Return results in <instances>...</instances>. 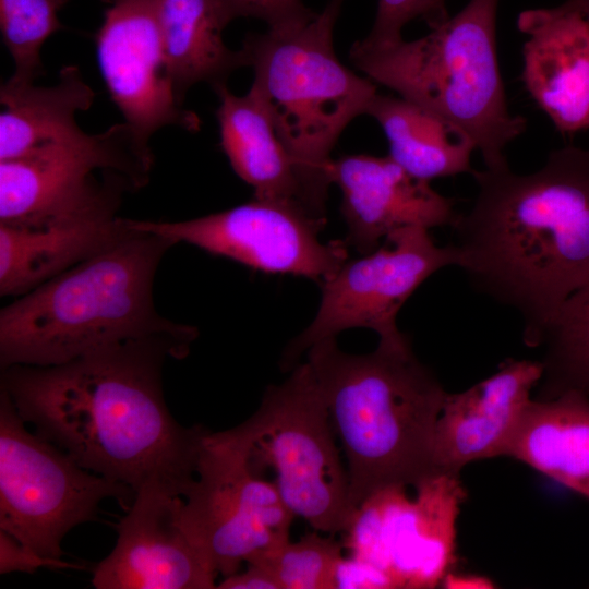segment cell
I'll list each match as a JSON object with an SVG mask.
<instances>
[{
	"mask_svg": "<svg viewBox=\"0 0 589 589\" xmlns=\"http://www.w3.org/2000/svg\"><path fill=\"white\" fill-rule=\"evenodd\" d=\"M392 485L366 497L342 534L350 555L385 572L396 589L440 585L456 563V521L467 497L459 473L436 472L416 486Z\"/></svg>",
	"mask_w": 589,
	"mask_h": 589,
	"instance_id": "11",
	"label": "cell"
},
{
	"mask_svg": "<svg viewBox=\"0 0 589 589\" xmlns=\"http://www.w3.org/2000/svg\"><path fill=\"white\" fill-rule=\"evenodd\" d=\"M458 261L455 244L436 245L423 227L400 229L375 251L347 260L321 283L317 313L285 349L283 370L291 371L313 345L350 328L372 329L384 341L402 340L407 336L396 324L401 306L431 275Z\"/></svg>",
	"mask_w": 589,
	"mask_h": 589,
	"instance_id": "12",
	"label": "cell"
},
{
	"mask_svg": "<svg viewBox=\"0 0 589 589\" xmlns=\"http://www.w3.org/2000/svg\"><path fill=\"white\" fill-rule=\"evenodd\" d=\"M366 115L388 141V156L411 176L435 178L472 172V139L461 129L400 96L376 94Z\"/></svg>",
	"mask_w": 589,
	"mask_h": 589,
	"instance_id": "23",
	"label": "cell"
},
{
	"mask_svg": "<svg viewBox=\"0 0 589 589\" xmlns=\"http://www.w3.org/2000/svg\"><path fill=\"white\" fill-rule=\"evenodd\" d=\"M40 567L77 568L60 560L47 558L27 549L8 532L0 530V574L24 572L33 574Z\"/></svg>",
	"mask_w": 589,
	"mask_h": 589,
	"instance_id": "31",
	"label": "cell"
},
{
	"mask_svg": "<svg viewBox=\"0 0 589 589\" xmlns=\"http://www.w3.org/2000/svg\"><path fill=\"white\" fill-rule=\"evenodd\" d=\"M524 85L562 134L589 129V21L551 8L520 12Z\"/></svg>",
	"mask_w": 589,
	"mask_h": 589,
	"instance_id": "18",
	"label": "cell"
},
{
	"mask_svg": "<svg viewBox=\"0 0 589 589\" xmlns=\"http://www.w3.org/2000/svg\"><path fill=\"white\" fill-rule=\"evenodd\" d=\"M332 589H396V586L373 564L352 555H341L333 569Z\"/></svg>",
	"mask_w": 589,
	"mask_h": 589,
	"instance_id": "30",
	"label": "cell"
},
{
	"mask_svg": "<svg viewBox=\"0 0 589 589\" xmlns=\"http://www.w3.org/2000/svg\"><path fill=\"white\" fill-rule=\"evenodd\" d=\"M341 549V543L315 530L255 561L271 569L280 589H332L333 569Z\"/></svg>",
	"mask_w": 589,
	"mask_h": 589,
	"instance_id": "27",
	"label": "cell"
},
{
	"mask_svg": "<svg viewBox=\"0 0 589 589\" xmlns=\"http://www.w3.org/2000/svg\"><path fill=\"white\" fill-rule=\"evenodd\" d=\"M471 175L476 200L453 224L457 266L520 314L524 341L537 347L589 279V148L563 146L528 175L508 164Z\"/></svg>",
	"mask_w": 589,
	"mask_h": 589,
	"instance_id": "2",
	"label": "cell"
},
{
	"mask_svg": "<svg viewBox=\"0 0 589 589\" xmlns=\"http://www.w3.org/2000/svg\"><path fill=\"white\" fill-rule=\"evenodd\" d=\"M498 0H469L454 16L430 24L413 40H357L350 61L374 83L395 91L465 131L486 168L507 165L505 148L527 121L509 111L501 75Z\"/></svg>",
	"mask_w": 589,
	"mask_h": 589,
	"instance_id": "5",
	"label": "cell"
},
{
	"mask_svg": "<svg viewBox=\"0 0 589 589\" xmlns=\"http://www.w3.org/2000/svg\"><path fill=\"white\" fill-rule=\"evenodd\" d=\"M342 2L344 0H329L328 4L335 8L336 10L340 11V7Z\"/></svg>",
	"mask_w": 589,
	"mask_h": 589,
	"instance_id": "35",
	"label": "cell"
},
{
	"mask_svg": "<svg viewBox=\"0 0 589 589\" xmlns=\"http://www.w3.org/2000/svg\"><path fill=\"white\" fill-rule=\"evenodd\" d=\"M24 423L1 389L0 530L44 557L60 560L63 538L93 520L101 501L116 498L129 508L135 492L84 469Z\"/></svg>",
	"mask_w": 589,
	"mask_h": 589,
	"instance_id": "9",
	"label": "cell"
},
{
	"mask_svg": "<svg viewBox=\"0 0 589 589\" xmlns=\"http://www.w3.org/2000/svg\"><path fill=\"white\" fill-rule=\"evenodd\" d=\"M504 456L589 500V395L568 390L531 400Z\"/></svg>",
	"mask_w": 589,
	"mask_h": 589,
	"instance_id": "21",
	"label": "cell"
},
{
	"mask_svg": "<svg viewBox=\"0 0 589 589\" xmlns=\"http://www.w3.org/2000/svg\"><path fill=\"white\" fill-rule=\"evenodd\" d=\"M183 500L191 537L224 577L290 541L296 516L274 481L254 472L224 432L204 437L196 478Z\"/></svg>",
	"mask_w": 589,
	"mask_h": 589,
	"instance_id": "10",
	"label": "cell"
},
{
	"mask_svg": "<svg viewBox=\"0 0 589 589\" xmlns=\"http://www.w3.org/2000/svg\"><path fill=\"white\" fill-rule=\"evenodd\" d=\"M306 353L347 458L353 510L378 490L440 472L434 434L447 393L408 337L380 340L366 354L347 353L330 338Z\"/></svg>",
	"mask_w": 589,
	"mask_h": 589,
	"instance_id": "4",
	"label": "cell"
},
{
	"mask_svg": "<svg viewBox=\"0 0 589 589\" xmlns=\"http://www.w3.org/2000/svg\"><path fill=\"white\" fill-rule=\"evenodd\" d=\"M153 164L124 122L0 160V225L40 228L82 215L144 187Z\"/></svg>",
	"mask_w": 589,
	"mask_h": 589,
	"instance_id": "8",
	"label": "cell"
},
{
	"mask_svg": "<svg viewBox=\"0 0 589 589\" xmlns=\"http://www.w3.org/2000/svg\"><path fill=\"white\" fill-rule=\"evenodd\" d=\"M418 16L428 25L447 17L445 0H377L373 26L362 40L373 45L400 40L404 26Z\"/></svg>",
	"mask_w": 589,
	"mask_h": 589,
	"instance_id": "28",
	"label": "cell"
},
{
	"mask_svg": "<svg viewBox=\"0 0 589 589\" xmlns=\"http://www.w3.org/2000/svg\"><path fill=\"white\" fill-rule=\"evenodd\" d=\"M213 89L219 99L221 148L233 171L253 188L254 197L294 206L326 224L257 94L250 87L238 96L227 84Z\"/></svg>",
	"mask_w": 589,
	"mask_h": 589,
	"instance_id": "20",
	"label": "cell"
},
{
	"mask_svg": "<svg viewBox=\"0 0 589 589\" xmlns=\"http://www.w3.org/2000/svg\"><path fill=\"white\" fill-rule=\"evenodd\" d=\"M121 199L40 228L0 225V294L21 297L127 236Z\"/></svg>",
	"mask_w": 589,
	"mask_h": 589,
	"instance_id": "19",
	"label": "cell"
},
{
	"mask_svg": "<svg viewBox=\"0 0 589 589\" xmlns=\"http://www.w3.org/2000/svg\"><path fill=\"white\" fill-rule=\"evenodd\" d=\"M94 97L75 65L63 67L51 86L8 80L0 88V160L21 157L81 133L76 115L88 110Z\"/></svg>",
	"mask_w": 589,
	"mask_h": 589,
	"instance_id": "22",
	"label": "cell"
},
{
	"mask_svg": "<svg viewBox=\"0 0 589 589\" xmlns=\"http://www.w3.org/2000/svg\"><path fill=\"white\" fill-rule=\"evenodd\" d=\"M157 10L168 73L182 104L195 84H227L247 67L242 49L225 44L226 26L212 0H157Z\"/></svg>",
	"mask_w": 589,
	"mask_h": 589,
	"instance_id": "24",
	"label": "cell"
},
{
	"mask_svg": "<svg viewBox=\"0 0 589 589\" xmlns=\"http://www.w3.org/2000/svg\"><path fill=\"white\" fill-rule=\"evenodd\" d=\"M191 345L173 337L141 338L57 365H11L2 369L1 389L37 435L84 469L135 493L157 486L184 496L209 431L176 421L161 373L168 357H187Z\"/></svg>",
	"mask_w": 589,
	"mask_h": 589,
	"instance_id": "1",
	"label": "cell"
},
{
	"mask_svg": "<svg viewBox=\"0 0 589 589\" xmlns=\"http://www.w3.org/2000/svg\"><path fill=\"white\" fill-rule=\"evenodd\" d=\"M259 473L272 468L274 483L294 516L326 533H341L352 513L345 470L328 409L310 364L298 363L267 388L256 412L224 431Z\"/></svg>",
	"mask_w": 589,
	"mask_h": 589,
	"instance_id": "7",
	"label": "cell"
},
{
	"mask_svg": "<svg viewBox=\"0 0 589 589\" xmlns=\"http://www.w3.org/2000/svg\"><path fill=\"white\" fill-rule=\"evenodd\" d=\"M183 496L157 486L135 493L116 545L93 572L97 589H212L218 575L184 521Z\"/></svg>",
	"mask_w": 589,
	"mask_h": 589,
	"instance_id": "15",
	"label": "cell"
},
{
	"mask_svg": "<svg viewBox=\"0 0 589 589\" xmlns=\"http://www.w3.org/2000/svg\"><path fill=\"white\" fill-rule=\"evenodd\" d=\"M565 12H574L589 21V0H565L555 7Z\"/></svg>",
	"mask_w": 589,
	"mask_h": 589,
	"instance_id": "34",
	"label": "cell"
},
{
	"mask_svg": "<svg viewBox=\"0 0 589 589\" xmlns=\"http://www.w3.org/2000/svg\"><path fill=\"white\" fill-rule=\"evenodd\" d=\"M329 179L341 191L340 212L347 245L359 253L375 251L392 233L407 227L431 229L457 218L454 200L435 191L389 156L345 155L332 159Z\"/></svg>",
	"mask_w": 589,
	"mask_h": 589,
	"instance_id": "16",
	"label": "cell"
},
{
	"mask_svg": "<svg viewBox=\"0 0 589 589\" xmlns=\"http://www.w3.org/2000/svg\"><path fill=\"white\" fill-rule=\"evenodd\" d=\"M130 227L184 242L265 273L323 281L347 260V243L322 242L325 224L283 203L260 200L211 215L154 221L128 218Z\"/></svg>",
	"mask_w": 589,
	"mask_h": 589,
	"instance_id": "13",
	"label": "cell"
},
{
	"mask_svg": "<svg viewBox=\"0 0 589 589\" xmlns=\"http://www.w3.org/2000/svg\"><path fill=\"white\" fill-rule=\"evenodd\" d=\"M541 345L545 353L537 399L568 390L589 395V279L563 303Z\"/></svg>",
	"mask_w": 589,
	"mask_h": 589,
	"instance_id": "25",
	"label": "cell"
},
{
	"mask_svg": "<svg viewBox=\"0 0 589 589\" xmlns=\"http://www.w3.org/2000/svg\"><path fill=\"white\" fill-rule=\"evenodd\" d=\"M441 585H443L444 588L454 589H486L495 587L494 582L484 576L456 574L453 573V570L445 575Z\"/></svg>",
	"mask_w": 589,
	"mask_h": 589,
	"instance_id": "33",
	"label": "cell"
},
{
	"mask_svg": "<svg viewBox=\"0 0 589 589\" xmlns=\"http://www.w3.org/2000/svg\"><path fill=\"white\" fill-rule=\"evenodd\" d=\"M542 374L541 361L507 360L470 388L447 393L434 434L437 470L460 473L469 462L504 456Z\"/></svg>",
	"mask_w": 589,
	"mask_h": 589,
	"instance_id": "17",
	"label": "cell"
},
{
	"mask_svg": "<svg viewBox=\"0 0 589 589\" xmlns=\"http://www.w3.org/2000/svg\"><path fill=\"white\" fill-rule=\"evenodd\" d=\"M338 14L327 3L306 23L247 35L241 47L254 73L251 88L325 215L332 151L377 94L372 80L356 74L335 52Z\"/></svg>",
	"mask_w": 589,
	"mask_h": 589,
	"instance_id": "6",
	"label": "cell"
},
{
	"mask_svg": "<svg viewBox=\"0 0 589 589\" xmlns=\"http://www.w3.org/2000/svg\"><path fill=\"white\" fill-rule=\"evenodd\" d=\"M130 228L112 245L1 309V369L57 365L132 339H196L197 328L164 317L154 303L158 265L175 243Z\"/></svg>",
	"mask_w": 589,
	"mask_h": 589,
	"instance_id": "3",
	"label": "cell"
},
{
	"mask_svg": "<svg viewBox=\"0 0 589 589\" xmlns=\"http://www.w3.org/2000/svg\"><path fill=\"white\" fill-rule=\"evenodd\" d=\"M69 0H0V29L13 64L10 82L35 83L44 74L41 48L64 26L59 11Z\"/></svg>",
	"mask_w": 589,
	"mask_h": 589,
	"instance_id": "26",
	"label": "cell"
},
{
	"mask_svg": "<svg viewBox=\"0 0 589 589\" xmlns=\"http://www.w3.org/2000/svg\"><path fill=\"white\" fill-rule=\"evenodd\" d=\"M247 568L224 577L216 586L219 589H280L271 569L262 562L247 563Z\"/></svg>",
	"mask_w": 589,
	"mask_h": 589,
	"instance_id": "32",
	"label": "cell"
},
{
	"mask_svg": "<svg viewBox=\"0 0 589 589\" xmlns=\"http://www.w3.org/2000/svg\"><path fill=\"white\" fill-rule=\"evenodd\" d=\"M221 22L227 26L239 17H254L271 29L303 24L317 13L302 0H212Z\"/></svg>",
	"mask_w": 589,
	"mask_h": 589,
	"instance_id": "29",
	"label": "cell"
},
{
	"mask_svg": "<svg viewBox=\"0 0 589 589\" xmlns=\"http://www.w3.org/2000/svg\"><path fill=\"white\" fill-rule=\"evenodd\" d=\"M106 4L96 34L99 71L140 145L165 127L200 130L199 116L178 99L168 73L157 0H100Z\"/></svg>",
	"mask_w": 589,
	"mask_h": 589,
	"instance_id": "14",
	"label": "cell"
}]
</instances>
